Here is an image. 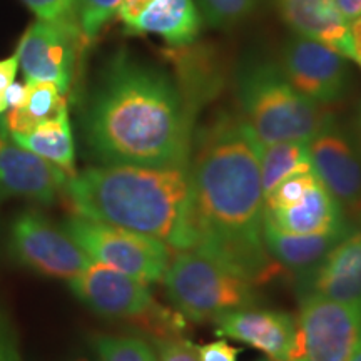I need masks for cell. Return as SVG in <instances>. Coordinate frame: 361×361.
Wrapping results in <instances>:
<instances>
[{
    "instance_id": "cell-1",
    "label": "cell",
    "mask_w": 361,
    "mask_h": 361,
    "mask_svg": "<svg viewBox=\"0 0 361 361\" xmlns=\"http://www.w3.org/2000/svg\"><path fill=\"white\" fill-rule=\"evenodd\" d=\"M261 142L238 117H223L197 137L189 164L197 247L252 284L276 276L279 266L263 243L264 192Z\"/></svg>"
},
{
    "instance_id": "cell-2",
    "label": "cell",
    "mask_w": 361,
    "mask_h": 361,
    "mask_svg": "<svg viewBox=\"0 0 361 361\" xmlns=\"http://www.w3.org/2000/svg\"><path fill=\"white\" fill-rule=\"evenodd\" d=\"M90 149L104 164L189 168L191 106L156 67L119 52L85 114Z\"/></svg>"
},
{
    "instance_id": "cell-3",
    "label": "cell",
    "mask_w": 361,
    "mask_h": 361,
    "mask_svg": "<svg viewBox=\"0 0 361 361\" xmlns=\"http://www.w3.org/2000/svg\"><path fill=\"white\" fill-rule=\"evenodd\" d=\"M64 192L82 218L156 238L171 251L197 247L189 168L106 164L71 176Z\"/></svg>"
},
{
    "instance_id": "cell-4",
    "label": "cell",
    "mask_w": 361,
    "mask_h": 361,
    "mask_svg": "<svg viewBox=\"0 0 361 361\" xmlns=\"http://www.w3.org/2000/svg\"><path fill=\"white\" fill-rule=\"evenodd\" d=\"M243 119L261 144L310 141L328 119L319 104L305 97L271 62H251L238 74Z\"/></svg>"
},
{
    "instance_id": "cell-5",
    "label": "cell",
    "mask_w": 361,
    "mask_h": 361,
    "mask_svg": "<svg viewBox=\"0 0 361 361\" xmlns=\"http://www.w3.org/2000/svg\"><path fill=\"white\" fill-rule=\"evenodd\" d=\"M162 281L179 313L192 322L218 318L255 301L250 279L200 251H179Z\"/></svg>"
},
{
    "instance_id": "cell-6",
    "label": "cell",
    "mask_w": 361,
    "mask_h": 361,
    "mask_svg": "<svg viewBox=\"0 0 361 361\" xmlns=\"http://www.w3.org/2000/svg\"><path fill=\"white\" fill-rule=\"evenodd\" d=\"M64 231L92 261L144 283L161 281L171 263V247L146 234L78 214L66 221Z\"/></svg>"
},
{
    "instance_id": "cell-7",
    "label": "cell",
    "mask_w": 361,
    "mask_h": 361,
    "mask_svg": "<svg viewBox=\"0 0 361 361\" xmlns=\"http://www.w3.org/2000/svg\"><path fill=\"white\" fill-rule=\"evenodd\" d=\"M361 345V305L311 293L301 305L288 361H351Z\"/></svg>"
},
{
    "instance_id": "cell-8",
    "label": "cell",
    "mask_w": 361,
    "mask_h": 361,
    "mask_svg": "<svg viewBox=\"0 0 361 361\" xmlns=\"http://www.w3.org/2000/svg\"><path fill=\"white\" fill-rule=\"evenodd\" d=\"M11 247L13 256L30 269L67 281L92 263L64 229H57L32 211L22 213L13 221Z\"/></svg>"
},
{
    "instance_id": "cell-9",
    "label": "cell",
    "mask_w": 361,
    "mask_h": 361,
    "mask_svg": "<svg viewBox=\"0 0 361 361\" xmlns=\"http://www.w3.org/2000/svg\"><path fill=\"white\" fill-rule=\"evenodd\" d=\"M82 35L75 22L39 19L22 35L16 56L27 82H52L67 92Z\"/></svg>"
},
{
    "instance_id": "cell-10",
    "label": "cell",
    "mask_w": 361,
    "mask_h": 361,
    "mask_svg": "<svg viewBox=\"0 0 361 361\" xmlns=\"http://www.w3.org/2000/svg\"><path fill=\"white\" fill-rule=\"evenodd\" d=\"M281 71L298 92L319 106L340 101L348 87L345 56L303 35H296L284 47Z\"/></svg>"
},
{
    "instance_id": "cell-11",
    "label": "cell",
    "mask_w": 361,
    "mask_h": 361,
    "mask_svg": "<svg viewBox=\"0 0 361 361\" xmlns=\"http://www.w3.org/2000/svg\"><path fill=\"white\" fill-rule=\"evenodd\" d=\"M318 179L343 211L361 219V161L353 144L331 116L308 141Z\"/></svg>"
},
{
    "instance_id": "cell-12",
    "label": "cell",
    "mask_w": 361,
    "mask_h": 361,
    "mask_svg": "<svg viewBox=\"0 0 361 361\" xmlns=\"http://www.w3.org/2000/svg\"><path fill=\"white\" fill-rule=\"evenodd\" d=\"M69 286L85 306L107 318L134 319L156 303L147 283L96 261L71 278Z\"/></svg>"
},
{
    "instance_id": "cell-13",
    "label": "cell",
    "mask_w": 361,
    "mask_h": 361,
    "mask_svg": "<svg viewBox=\"0 0 361 361\" xmlns=\"http://www.w3.org/2000/svg\"><path fill=\"white\" fill-rule=\"evenodd\" d=\"M69 174L20 147L0 126V200L25 197L51 204L66 191Z\"/></svg>"
},
{
    "instance_id": "cell-14",
    "label": "cell",
    "mask_w": 361,
    "mask_h": 361,
    "mask_svg": "<svg viewBox=\"0 0 361 361\" xmlns=\"http://www.w3.org/2000/svg\"><path fill=\"white\" fill-rule=\"evenodd\" d=\"M216 335L243 341L273 361H288L295 343L296 322L279 311L239 308L214 318Z\"/></svg>"
},
{
    "instance_id": "cell-15",
    "label": "cell",
    "mask_w": 361,
    "mask_h": 361,
    "mask_svg": "<svg viewBox=\"0 0 361 361\" xmlns=\"http://www.w3.org/2000/svg\"><path fill=\"white\" fill-rule=\"evenodd\" d=\"M316 268L313 293L335 301L361 305V219Z\"/></svg>"
},
{
    "instance_id": "cell-16",
    "label": "cell",
    "mask_w": 361,
    "mask_h": 361,
    "mask_svg": "<svg viewBox=\"0 0 361 361\" xmlns=\"http://www.w3.org/2000/svg\"><path fill=\"white\" fill-rule=\"evenodd\" d=\"M263 223L288 234H323L348 228L345 211L329 194L322 180L296 204L276 211H264Z\"/></svg>"
},
{
    "instance_id": "cell-17",
    "label": "cell",
    "mask_w": 361,
    "mask_h": 361,
    "mask_svg": "<svg viewBox=\"0 0 361 361\" xmlns=\"http://www.w3.org/2000/svg\"><path fill=\"white\" fill-rule=\"evenodd\" d=\"M278 7L298 35L319 40L350 57L348 22L341 16L336 0H278Z\"/></svg>"
},
{
    "instance_id": "cell-18",
    "label": "cell",
    "mask_w": 361,
    "mask_h": 361,
    "mask_svg": "<svg viewBox=\"0 0 361 361\" xmlns=\"http://www.w3.org/2000/svg\"><path fill=\"white\" fill-rule=\"evenodd\" d=\"M348 231L350 228L323 234H288L263 223V243L278 264L293 271H310L322 264Z\"/></svg>"
},
{
    "instance_id": "cell-19",
    "label": "cell",
    "mask_w": 361,
    "mask_h": 361,
    "mask_svg": "<svg viewBox=\"0 0 361 361\" xmlns=\"http://www.w3.org/2000/svg\"><path fill=\"white\" fill-rule=\"evenodd\" d=\"M133 34H156L180 47L194 42L201 29V16L192 0H152L130 24Z\"/></svg>"
},
{
    "instance_id": "cell-20",
    "label": "cell",
    "mask_w": 361,
    "mask_h": 361,
    "mask_svg": "<svg viewBox=\"0 0 361 361\" xmlns=\"http://www.w3.org/2000/svg\"><path fill=\"white\" fill-rule=\"evenodd\" d=\"M11 137L20 147L34 152L42 159L52 162L57 168L66 171L69 178L75 174L74 135H72L67 111L54 117V119L35 126L29 133L16 134L11 135Z\"/></svg>"
},
{
    "instance_id": "cell-21",
    "label": "cell",
    "mask_w": 361,
    "mask_h": 361,
    "mask_svg": "<svg viewBox=\"0 0 361 361\" xmlns=\"http://www.w3.org/2000/svg\"><path fill=\"white\" fill-rule=\"evenodd\" d=\"M66 111L67 102L64 92L56 84L34 80V82H27V94L22 106L16 109H7L4 119L0 121V126L8 135L25 134L35 126L54 119Z\"/></svg>"
},
{
    "instance_id": "cell-22",
    "label": "cell",
    "mask_w": 361,
    "mask_h": 361,
    "mask_svg": "<svg viewBox=\"0 0 361 361\" xmlns=\"http://www.w3.org/2000/svg\"><path fill=\"white\" fill-rule=\"evenodd\" d=\"M259 164L264 197L288 176L313 171L308 141H279L261 144Z\"/></svg>"
},
{
    "instance_id": "cell-23",
    "label": "cell",
    "mask_w": 361,
    "mask_h": 361,
    "mask_svg": "<svg viewBox=\"0 0 361 361\" xmlns=\"http://www.w3.org/2000/svg\"><path fill=\"white\" fill-rule=\"evenodd\" d=\"M92 348L99 361H159L152 346L135 336L97 335L92 338Z\"/></svg>"
},
{
    "instance_id": "cell-24",
    "label": "cell",
    "mask_w": 361,
    "mask_h": 361,
    "mask_svg": "<svg viewBox=\"0 0 361 361\" xmlns=\"http://www.w3.org/2000/svg\"><path fill=\"white\" fill-rule=\"evenodd\" d=\"M121 0H74V20L84 40H94L104 25L117 16Z\"/></svg>"
},
{
    "instance_id": "cell-25",
    "label": "cell",
    "mask_w": 361,
    "mask_h": 361,
    "mask_svg": "<svg viewBox=\"0 0 361 361\" xmlns=\"http://www.w3.org/2000/svg\"><path fill=\"white\" fill-rule=\"evenodd\" d=\"M318 176L314 169L306 173H296L283 179L276 188L264 197V211H276L283 207H290L300 202L306 192L318 183ZM263 211V213H264Z\"/></svg>"
},
{
    "instance_id": "cell-26",
    "label": "cell",
    "mask_w": 361,
    "mask_h": 361,
    "mask_svg": "<svg viewBox=\"0 0 361 361\" xmlns=\"http://www.w3.org/2000/svg\"><path fill=\"white\" fill-rule=\"evenodd\" d=\"M261 0H200L201 13L211 27H231L258 7Z\"/></svg>"
},
{
    "instance_id": "cell-27",
    "label": "cell",
    "mask_w": 361,
    "mask_h": 361,
    "mask_svg": "<svg viewBox=\"0 0 361 361\" xmlns=\"http://www.w3.org/2000/svg\"><path fill=\"white\" fill-rule=\"evenodd\" d=\"M39 19L54 22H75L74 0H24Z\"/></svg>"
},
{
    "instance_id": "cell-28",
    "label": "cell",
    "mask_w": 361,
    "mask_h": 361,
    "mask_svg": "<svg viewBox=\"0 0 361 361\" xmlns=\"http://www.w3.org/2000/svg\"><path fill=\"white\" fill-rule=\"evenodd\" d=\"M156 346L159 361H200L191 343L180 336L159 338L156 340Z\"/></svg>"
},
{
    "instance_id": "cell-29",
    "label": "cell",
    "mask_w": 361,
    "mask_h": 361,
    "mask_svg": "<svg viewBox=\"0 0 361 361\" xmlns=\"http://www.w3.org/2000/svg\"><path fill=\"white\" fill-rule=\"evenodd\" d=\"M0 361H24L11 316L0 310Z\"/></svg>"
},
{
    "instance_id": "cell-30",
    "label": "cell",
    "mask_w": 361,
    "mask_h": 361,
    "mask_svg": "<svg viewBox=\"0 0 361 361\" xmlns=\"http://www.w3.org/2000/svg\"><path fill=\"white\" fill-rule=\"evenodd\" d=\"M200 361H238L239 350L229 345L228 341L218 340L196 348Z\"/></svg>"
},
{
    "instance_id": "cell-31",
    "label": "cell",
    "mask_w": 361,
    "mask_h": 361,
    "mask_svg": "<svg viewBox=\"0 0 361 361\" xmlns=\"http://www.w3.org/2000/svg\"><path fill=\"white\" fill-rule=\"evenodd\" d=\"M17 71H19V59L16 54L0 61V94H6L8 85L16 80Z\"/></svg>"
},
{
    "instance_id": "cell-32",
    "label": "cell",
    "mask_w": 361,
    "mask_h": 361,
    "mask_svg": "<svg viewBox=\"0 0 361 361\" xmlns=\"http://www.w3.org/2000/svg\"><path fill=\"white\" fill-rule=\"evenodd\" d=\"M151 2H152V0H121V7H119V12H117V16H119L121 19H123L124 24L128 25Z\"/></svg>"
},
{
    "instance_id": "cell-33",
    "label": "cell",
    "mask_w": 361,
    "mask_h": 361,
    "mask_svg": "<svg viewBox=\"0 0 361 361\" xmlns=\"http://www.w3.org/2000/svg\"><path fill=\"white\" fill-rule=\"evenodd\" d=\"M350 35V57L361 66V17L348 24Z\"/></svg>"
},
{
    "instance_id": "cell-34",
    "label": "cell",
    "mask_w": 361,
    "mask_h": 361,
    "mask_svg": "<svg viewBox=\"0 0 361 361\" xmlns=\"http://www.w3.org/2000/svg\"><path fill=\"white\" fill-rule=\"evenodd\" d=\"M27 94V82H13L8 85L6 90V101H7V109H16V107L22 106Z\"/></svg>"
},
{
    "instance_id": "cell-35",
    "label": "cell",
    "mask_w": 361,
    "mask_h": 361,
    "mask_svg": "<svg viewBox=\"0 0 361 361\" xmlns=\"http://www.w3.org/2000/svg\"><path fill=\"white\" fill-rule=\"evenodd\" d=\"M336 6L348 24L361 17V0H336Z\"/></svg>"
},
{
    "instance_id": "cell-36",
    "label": "cell",
    "mask_w": 361,
    "mask_h": 361,
    "mask_svg": "<svg viewBox=\"0 0 361 361\" xmlns=\"http://www.w3.org/2000/svg\"><path fill=\"white\" fill-rule=\"evenodd\" d=\"M7 111V101H6V94H0V114Z\"/></svg>"
},
{
    "instance_id": "cell-37",
    "label": "cell",
    "mask_w": 361,
    "mask_h": 361,
    "mask_svg": "<svg viewBox=\"0 0 361 361\" xmlns=\"http://www.w3.org/2000/svg\"><path fill=\"white\" fill-rule=\"evenodd\" d=\"M351 361H361V345H360V348L356 350V353L353 355V358H351Z\"/></svg>"
},
{
    "instance_id": "cell-38",
    "label": "cell",
    "mask_w": 361,
    "mask_h": 361,
    "mask_svg": "<svg viewBox=\"0 0 361 361\" xmlns=\"http://www.w3.org/2000/svg\"><path fill=\"white\" fill-rule=\"evenodd\" d=\"M72 361H90L89 358H84V356H80V358H75V360H72Z\"/></svg>"
},
{
    "instance_id": "cell-39",
    "label": "cell",
    "mask_w": 361,
    "mask_h": 361,
    "mask_svg": "<svg viewBox=\"0 0 361 361\" xmlns=\"http://www.w3.org/2000/svg\"><path fill=\"white\" fill-rule=\"evenodd\" d=\"M360 128H361V117H360Z\"/></svg>"
}]
</instances>
